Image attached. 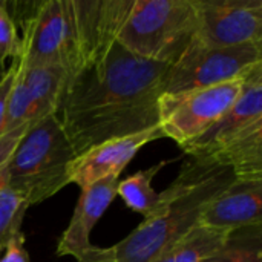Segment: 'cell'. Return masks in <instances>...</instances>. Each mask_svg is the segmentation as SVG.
<instances>
[{"label": "cell", "instance_id": "1", "mask_svg": "<svg viewBox=\"0 0 262 262\" xmlns=\"http://www.w3.org/2000/svg\"><path fill=\"white\" fill-rule=\"evenodd\" d=\"M170 64L144 60L115 41L69 78L58 111L77 155L160 126V98Z\"/></svg>", "mask_w": 262, "mask_h": 262}, {"label": "cell", "instance_id": "2", "mask_svg": "<svg viewBox=\"0 0 262 262\" xmlns=\"http://www.w3.org/2000/svg\"><path fill=\"white\" fill-rule=\"evenodd\" d=\"M134 0H12L5 6L25 68H60L74 77L115 41Z\"/></svg>", "mask_w": 262, "mask_h": 262}, {"label": "cell", "instance_id": "3", "mask_svg": "<svg viewBox=\"0 0 262 262\" xmlns=\"http://www.w3.org/2000/svg\"><path fill=\"white\" fill-rule=\"evenodd\" d=\"M233 180L227 167L187 160L170 184L173 196L164 213L143 221L115 246H95L83 262H152L200 223L207 206Z\"/></svg>", "mask_w": 262, "mask_h": 262}, {"label": "cell", "instance_id": "4", "mask_svg": "<svg viewBox=\"0 0 262 262\" xmlns=\"http://www.w3.org/2000/svg\"><path fill=\"white\" fill-rule=\"evenodd\" d=\"M77 155L57 114L38 120L20 140L0 175L29 206L43 203L71 184Z\"/></svg>", "mask_w": 262, "mask_h": 262}, {"label": "cell", "instance_id": "5", "mask_svg": "<svg viewBox=\"0 0 262 262\" xmlns=\"http://www.w3.org/2000/svg\"><path fill=\"white\" fill-rule=\"evenodd\" d=\"M196 38V0H134L117 41L137 57L172 66Z\"/></svg>", "mask_w": 262, "mask_h": 262}, {"label": "cell", "instance_id": "6", "mask_svg": "<svg viewBox=\"0 0 262 262\" xmlns=\"http://www.w3.org/2000/svg\"><path fill=\"white\" fill-rule=\"evenodd\" d=\"M258 63H262V43L233 48H206L195 43L175 64L169 66L161 97L180 95L239 78Z\"/></svg>", "mask_w": 262, "mask_h": 262}, {"label": "cell", "instance_id": "7", "mask_svg": "<svg viewBox=\"0 0 262 262\" xmlns=\"http://www.w3.org/2000/svg\"><path fill=\"white\" fill-rule=\"evenodd\" d=\"M244 75L210 88L160 98V130L163 138L180 147L209 130L238 100Z\"/></svg>", "mask_w": 262, "mask_h": 262}, {"label": "cell", "instance_id": "8", "mask_svg": "<svg viewBox=\"0 0 262 262\" xmlns=\"http://www.w3.org/2000/svg\"><path fill=\"white\" fill-rule=\"evenodd\" d=\"M196 9L201 46L262 43V0H196Z\"/></svg>", "mask_w": 262, "mask_h": 262}, {"label": "cell", "instance_id": "9", "mask_svg": "<svg viewBox=\"0 0 262 262\" xmlns=\"http://www.w3.org/2000/svg\"><path fill=\"white\" fill-rule=\"evenodd\" d=\"M258 121H262V63L244 74L243 89L235 104L209 130L181 149L190 158L201 160Z\"/></svg>", "mask_w": 262, "mask_h": 262}, {"label": "cell", "instance_id": "10", "mask_svg": "<svg viewBox=\"0 0 262 262\" xmlns=\"http://www.w3.org/2000/svg\"><path fill=\"white\" fill-rule=\"evenodd\" d=\"M120 177L104 178L92 186L80 189V198L75 206L74 215L61 233L55 256H72L77 262H83L84 258L94 250L91 244V233L100 218L104 215L111 203L117 196V186Z\"/></svg>", "mask_w": 262, "mask_h": 262}, {"label": "cell", "instance_id": "11", "mask_svg": "<svg viewBox=\"0 0 262 262\" xmlns=\"http://www.w3.org/2000/svg\"><path fill=\"white\" fill-rule=\"evenodd\" d=\"M200 224L235 232L262 226V180H233L204 210Z\"/></svg>", "mask_w": 262, "mask_h": 262}, {"label": "cell", "instance_id": "12", "mask_svg": "<svg viewBox=\"0 0 262 262\" xmlns=\"http://www.w3.org/2000/svg\"><path fill=\"white\" fill-rule=\"evenodd\" d=\"M163 138L160 126L137 135L106 141L84 155L78 157L72 166L71 184L80 189L92 186L109 177H120L123 169L132 161L137 152L150 141Z\"/></svg>", "mask_w": 262, "mask_h": 262}, {"label": "cell", "instance_id": "13", "mask_svg": "<svg viewBox=\"0 0 262 262\" xmlns=\"http://www.w3.org/2000/svg\"><path fill=\"white\" fill-rule=\"evenodd\" d=\"M232 170L236 180H262V121L198 160Z\"/></svg>", "mask_w": 262, "mask_h": 262}, {"label": "cell", "instance_id": "14", "mask_svg": "<svg viewBox=\"0 0 262 262\" xmlns=\"http://www.w3.org/2000/svg\"><path fill=\"white\" fill-rule=\"evenodd\" d=\"M166 164V161H161L146 170H140L127 177L123 181H118L117 196H120L132 212L140 213L144 221L154 220L164 213L173 196L172 186L160 193L152 187V180Z\"/></svg>", "mask_w": 262, "mask_h": 262}, {"label": "cell", "instance_id": "15", "mask_svg": "<svg viewBox=\"0 0 262 262\" xmlns=\"http://www.w3.org/2000/svg\"><path fill=\"white\" fill-rule=\"evenodd\" d=\"M18 60V57H17ZM18 74L28 89L34 109L41 115L57 114L69 81L66 71L60 68H25L18 61Z\"/></svg>", "mask_w": 262, "mask_h": 262}, {"label": "cell", "instance_id": "16", "mask_svg": "<svg viewBox=\"0 0 262 262\" xmlns=\"http://www.w3.org/2000/svg\"><path fill=\"white\" fill-rule=\"evenodd\" d=\"M230 233L198 223L152 262H203L224 247Z\"/></svg>", "mask_w": 262, "mask_h": 262}, {"label": "cell", "instance_id": "17", "mask_svg": "<svg viewBox=\"0 0 262 262\" xmlns=\"http://www.w3.org/2000/svg\"><path fill=\"white\" fill-rule=\"evenodd\" d=\"M203 262H262V226L232 232L224 247Z\"/></svg>", "mask_w": 262, "mask_h": 262}, {"label": "cell", "instance_id": "18", "mask_svg": "<svg viewBox=\"0 0 262 262\" xmlns=\"http://www.w3.org/2000/svg\"><path fill=\"white\" fill-rule=\"evenodd\" d=\"M29 204L9 187L0 175V255L8 243L21 232L23 218Z\"/></svg>", "mask_w": 262, "mask_h": 262}, {"label": "cell", "instance_id": "19", "mask_svg": "<svg viewBox=\"0 0 262 262\" xmlns=\"http://www.w3.org/2000/svg\"><path fill=\"white\" fill-rule=\"evenodd\" d=\"M20 55V38L17 28L5 6L0 0V74L6 71V60Z\"/></svg>", "mask_w": 262, "mask_h": 262}, {"label": "cell", "instance_id": "20", "mask_svg": "<svg viewBox=\"0 0 262 262\" xmlns=\"http://www.w3.org/2000/svg\"><path fill=\"white\" fill-rule=\"evenodd\" d=\"M17 66H18V63H17V57H15L11 60L9 66H6V71L0 77V132H2V126H3V117H5V111H6L8 98L11 95L14 80L17 75Z\"/></svg>", "mask_w": 262, "mask_h": 262}, {"label": "cell", "instance_id": "21", "mask_svg": "<svg viewBox=\"0 0 262 262\" xmlns=\"http://www.w3.org/2000/svg\"><path fill=\"white\" fill-rule=\"evenodd\" d=\"M25 241L26 239L21 232L14 236L0 255V262H31L29 253L25 249Z\"/></svg>", "mask_w": 262, "mask_h": 262}]
</instances>
